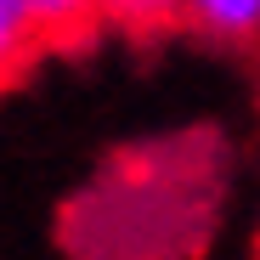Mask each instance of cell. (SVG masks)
Wrapping results in <instances>:
<instances>
[{"instance_id": "obj_2", "label": "cell", "mask_w": 260, "mask_h": 260, "mask_svg": "<svg viewBox=\"0 0 260 260\" xmlns=\"http://www.w3.org/2000/svg\"><path fill=\"white\" fill-rule=\"evenodd\" d=\"M187 17L221 40H249L260 34V0H187Z\"/></svg>"}, {"instance_id": "obj_4", "label": "cell", "mask_w": 260, "mask_h": 260, "mask_svg": "<svg viewBox=\"0 0 260 260\" xmlns=\"http://www.w3.org/2000/svg\"><path fill=\"white\" fill-rule=\"evenodd\" d=\"M28 12H34V23H40V34H74V28H85L96 17V0H28Z\"/></svg>"}, {"instance_id": "obj_3", "label": "cell", "mask_w": 260, "mask_h": 260, "mask_svg": "<svg viewBox=\"0 0 260 260\" xmlns=\"http://www.w3.org/2000/svg\"><path fill=\"white\" fill-rule=\"evenodd\" d=\"M96 12L113 23H130V28H164L170 17L187 12V0H96Z\"/></svg>"}, {"instance_id": "obj_1", "label": "cell", "mask_w": 260, "mask_h": 260, "mask_svg": "<svg viewBox=\"0 0 260 260\" xmlns=\"http://www.w3.org/2000/svg\"><path fill=\"white\" fill-rule=\"evenodd\" d=\"M40 23H34V12H28V0H0V79L6 74H17L28 57H34V46H40Z\"/></svg>"}]
</instances>
